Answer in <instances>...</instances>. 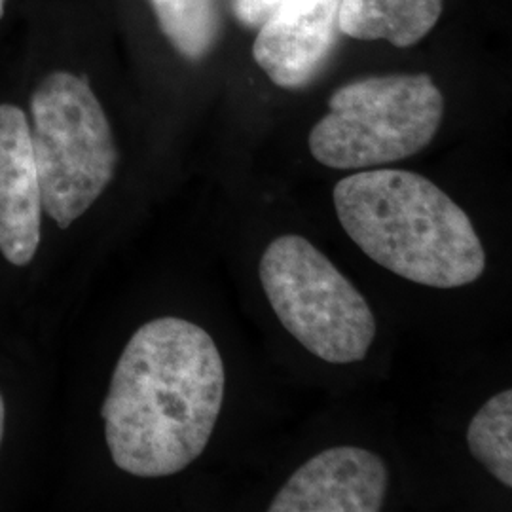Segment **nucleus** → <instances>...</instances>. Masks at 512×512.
I'll return each mask as SVG.
<instances>
[{
	"label": "nucleus",
	"instance_id": "1",
	"mask_svg": "<svg viewBox=\"0 0 512 512\" xmlns=\"http://www.w3.org/2000/svg\"><path fill=\"white\" fill-rule=\"evenodd\" d=\"M224 389L207 330L179 317L145 323L122 351L101 408L114 465L139 478L184 471L213 437Z\"/></svg>",
	"mask_w": 512,
	"mask_h": 512
},
{
	"label": "nucleus",
	"instance_id": "2",
	"mask_svg": "<svg viewBox=\"0 0 512 512\" xmlns=\"http://www.w3.org/2000/svg\"><path fill=\"white\" fill-rule=\"evenodd\" d=\"M332 196L349 238L391 274L459 289L486 272V249L471 217L420 173L359 169L338 181Z\"/></svg>",
	"mask_w": 512,
	"mask_h": 512
},
{
	"label": "nucleus",
	"instance_id": "3",
	"mask_svg": "<svg viewBox=\"0 0 512 512\" xmlns=\"http://www.w3.org/2000/svg\"><path fill=\"white\" fill-rule=\"evenodd\" d=\"M29 129L44 211L67 230L114 179L118 148L109 118L86 78L55 71L33 92Z\"/></svg>",
	"mask_w": 512,
	"mask_h": 512
},
{
	"label": "nucleus",
	"instance_id": "4",
	"mask_svg": "<svg viewBox=\"0 0 512 512\" xmlns=\"http://www.w3.org/2000/svg\"><path fill=\"white\" fill-rule=\"evenodd\" d=\"M444 97L429 74L349 82L330 95L329 114L311 129V156L330 169H370L414 156L442 124Z\"/></svg>",
	"mask_w": 512,
	"mask_h": 512
},
{
	"label": "nucleus",
	"instance_id": "5",
	"mask_svg": "<svg viewBox=\"0 0 512 512\" xmlns=\"http://www.w3.org/2000/svg\"><path fill=\"white\" fill-rule=\"evenodd\" d=\"M258 272L277 319L302 348L330 365L365 359L376 338V317L313 243L296 234L275 238Z\"/></svg>",
	"mask_w": 512,
	"mask_h": 512
},
{
	"label": "nucleus",
	"instance_id": "6",
	"mask_svg": "<svg viewBox=\"0 0 512 512\" xmlns=\"http://www.w3.org/2000/svg\"><path fill=\"white\" fill-rule=\"evenodd\" d=\"M389 471L378 454L334 446L302 463L275 494L270 512H378Z\"/></svg>",
	"mask_w": 512,
	"mask_h": 512
},
{
	"label": "nucleus",
	"instance_id": "7",
	"mask_svg": "<svg viewBox=\"0 0 512 512\" xmlns=\"http://www.w3.org/2000/svg\"><path fill=\"white\" fill-rule=\"evenodd\" d=\"M338 10L340 0H281L258 25L256 65L279 88L310 84L334 48Z\"/></svg>",
	"mask_w": 512,
	"mask_h": 512
},
{
	"label": "nucleus",
	"instance_id": "8",
	"mask_svg": "<svg viewBox=\"0 0 512 512\" xmlns=\"http://www.w3.org/2000/svg\"><path fill=\"white\" fill-rule=\"evenodd\" d=\"M42 190L29 118L16 105H0V253L27 266L40 245Z\"/></svg>",
	"mask_w": 512,
	"mask_h": 512
},
{
	"label": "nucleus",
	"instance_id": "9",
	"mask_svg": "<svg viewBox=\"0 0 512 512\" xmlns=\"http://www.w3.org/2000/svg\"><path fill=\"white\" fill-rule=\"evenodd\" d=\"M444 0H340L338 29L357 40L418 44L439 21Z\"/></svg>",
	"mask_w": 512,
	"mask_h": 512
},
{
	"label": "nucleus",
	"instance_id": "10",
	"mask_svg": "<svg viewBox=\"0 0 512 512\" xmlns=\"http://www.w3.org/2000/svg\"><path fill=\"white\" fill-rule=\"evenodd\" d=\"M471 456L503 486L512 488V391L482 404L467 429Z\"/></svg>",
	"mask_w": 512,
	"mask_h": 512
},
{
	"label": "nucleus",
	"instance_id": "11",
	"mask_svg": "<svg viewBox=\"0 0 512 512\" xmlns=\"http://www.w3.org/2000/svg\"><path fill=\"white\" fill-rule=\"evenodd\" d=\"M158 25L179 54L196 61L219 35L217 0H150Z\"/></svg>",
	"mask_w": 512,
	"mask_h": 512
},
{
	"label": "nucleus",
	"instance_id": "12",
	"mask_svg": "<svg viewBox=\"0 0 512 512\" xmlns=\"http://www.w3.org/2000/svg\"><path fill=\"white\" fill-rule=\"evenodd\" d=\"M279 2L281 0H234V12L243 25L258 27Z\"/></svg>",
	"mask_w": 512,
	"mask_h": 512
},
{
	"label": "nucleus",
	"instance_id": "13",
	"mask_svg": "<svg viewBox=\"0 0 512 512\" xmlns=\"http://www.w3.org/2000/svg\"><path fill=\"white\" fill-rule=\"evenodd\" d=\"M4 423H6V404H4V397L0 393V444L4 439Z\"/></svg>",
	"mask_w": 512,
	"mask_h": 512
},
{
	"label": "nucleus",
	"instance_id": "14",
	"mask_svg": "<svg viewBox=\"0 0 512 512\" xmlns=\"http://www.w3.org/2000/svg\"><path fill=\"white\" fill-rule=\"evenodd\" d=\"M4 4H6V0H0V18H2V14H4Z\"/></svg>",
	"mask_w": 512,
	"mask_h": 512
}]
</instances>
